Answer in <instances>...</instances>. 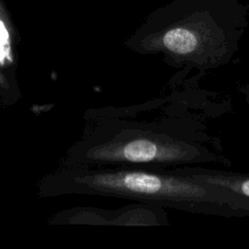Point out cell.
Returning <instances> with one entry per match:
<instances>
[{"label": "cell", "instance_id": "3", "mask_svg": "<svg viewBox=\"0 0 249 249\" xmlns=\"http://www.w3.org/2000/svg\"><path fill=\"white\" fill-rule=\"evenodd\" d=\"M171 172L189 176L200 182L213 184L249 198V172L224 171L193 166L176 168Z\"/></svg>", "mask_w": 249, "mask_h": 249}, {"label": "cell", "instance_id": "4", "mask_svg": "<svg viewBox=\"0 0 249 249\" xmlns=\"http://www.w3.org/2000/svg\"><path fill=\"white\" fill-rule=\"evenodd\" d=\"M243 92L246 96V99H247V102H248V105H249V85L247 86V88L245 89H243Z\"/></svg>", "mask_w": 249, "mask_h": 249}, {"label": "cell", "instance_id": "1", "mask_svg": "<svg viewBox=\"0 0 249 249\" xmlns=\"http://www.w3.org/2000/svg\"><path fill=\"white\" fill-rule=\"evenodd\" d=\"M73 180L91 191L136 197L186 212L226 218L249 216L248 197L171 171L97 172Z\"/></svg>", "mask_w": 249, "mask_h": 249}, {"label": "cell", "instance_id": "2", "mask_svg": "<svg viewBox=\"0 0 249 249\" xmlns=\"http://www.w3.org/2000/svg\"><path fill=\"white\" fill-rule=\"evenodd\" d=\"M86 157L99 162L152 163L176 165L217 160L208 150L164 134L144 133L133 137L111 140L88 151Z\"/></svg>", "mask_w": 249, "mask_h": 249}]
</instances>
